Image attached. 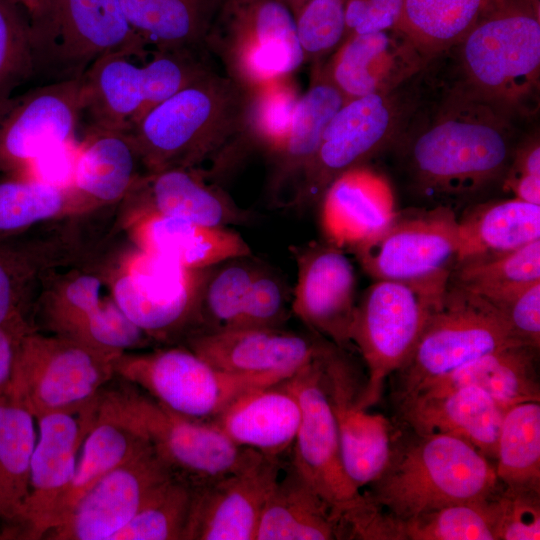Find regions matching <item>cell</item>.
<instances>
[{"label": "cell", "mask_w": 540, "mask_h": 540, "mask_svg": "<svg viewBox=\"0 0 540 540\" xmlns=\"http://www.w3.org/2000/svg\"><path fill=\"white\" fill-rule=\"evenodd\" d=\"M516 116L456 83L426 93L389 150L416 199L452 208L503 184L520 143Z\"/></svg>", "instance_id": "1"}, {"label": "cell", "mask_w": 540, "mask_h": 540, "mask_svg": "<svg viewBox=\"0 0 540 540\" xmlns=\"http://www.w3.org/2000/svg\"><path fill=\"white\" fill-rule=\"evenodd\" d=\"M364 495L396 522L495 495L494 465L462 439L397 428L386 466ZM398 531V530H397Z\"/></svg>", "instance_id": "2"}, {"label": "cell", "mask_w": 540, "mask_h": 540, "mask_svg": "<svg viewBox=\"0 0 540 540\" xmlns=\"http://www.w3.org/2000/svg\"><path fill=\"white\" fill-rule=\"evenodd\" d=\"M250 94L214 70L149 109L129 131L148 174L213 162L240 129Z\"/></svg>", "instance_id": "3"}, {"label": "cell", "mask_w": 540, "mask_h": 540, "mask_svg": "<svg viewBox=\"0 0 540 540\" xmlns=\"http://www.w3.org/2000/svg\"><path fill=\"white\" fill-rule=\"evenodd\" d=\"M456 47L457 84L520 115L539 89V0H488Z\"/></svg>", "instance_id": "4"}, {"label": "cell", "mask_w": 540, "mask_h": 540, "mask_svg": "<svg viewBox=\"0 0 540 540\" xmlns=\"http://www.w3.org/2000/svg\"><path fill=\"white\" fill-rule=\"evenodd\" d=\"M32 79H80L114 53L146 61L150 50L131 28L119 0H48L28 17Z\"/></svg>", "instance_id": "5"}, {"label": "cell", "mask_w": 540, "mask_h": 540, "mask_svg": "<svg viewBox=\"0 0 540 540\" xmlns=\"http://www.w3.org/2000/svg\"><path fill=\"white\" fill-rule=\"evenodd\" d=\"M97 415L140 435L175 474L193 486L235 471L257 452L236 445L211 422L169 410L125 381L101 390Z\"/></svg>", "instance_id": "6"}, {"label": "cell", "mask_w": 540, "mask_h": 540, "mask_svg": "<svg viewBox=\"0 0 540 540\" xmlns=\"http://www.w3.org/2000/svg\"><path fill=\"white\" fill-rule=\"evenodd\" d=\"M423 75L424 70L389 92L345 101L324 129L290 207L303 209L319 203L337 177L389 150L426 94L419 85Z\"/></svg>", "instance_id": "7"}, {"label": "cell", "mask_w": 540, "mask_h": 540, "mask_svg": "<svg viewBox=\"0 0 540 540\" xmlns=\"http://www.w3.org/2000/svg\"><path fill=\"white\" fill-rule=\"evenodd\" d=\"M513 344L524 343L494 307L448 283L411 353L389 378L395 407L464 364Z\"/></svg>", "instance_id": "8"}, {"label": "cell", "mask_w": 540, "mask_h": 540, "mask_svg": "<svg viewBox=\"0 0 540 540\" xmlns=\"http://www.w3.org/2000/svg\"><path fill=\"white\" fill-rule=\"evenodd\" d=\"M449 279L376 280L356 303L350 339L367 368L362 407L377 404L384 385L411 353Z\"/></svg>", "instance_id": "9"}, {"label": "cell", "mask_w": 540, "mask_h": 540, "mask_svg": "<svg viewBox=\"0 0 540 540\" xmlns=\"http://www.w3.org/2000/svg\"><path fill=\"white\" fill-rule=\"evenodd\" d=\"M205 47L248 89L293 76L305 63L295 17L279 0H221Z\"/></svg>", "instance_id": "10"}, {"label": "cell", "mask_w": 540, "mask_h": 540, "mask_svg": "<svg viewBox=\"0 0 540 540\" xmlns=\"http://www.w3.org/2000/svg\"><path fill=\"white\" fill-rule=\"evenodd\" d=\"M120 354L69 338H21L5 396L35 419L94 399L115 375Z\"/></svg>", "instance_id": "11"}, {"label": "cell", "mask_w": 540, "mask_h": 540, "mask_svg": "<svg viewBox=\"0 0 540 540\" xmlns=\"http://www.w3.org/2000/svg\"><path fill=\"white\" fill-rule=\"evenodd\" d=\"M115 375L189 419L210 422L242 394L281 383L273 376L217 369L188 348H171L114 360Z\"/></svg>", "instance_id": "12"}, {"label": "cell", "mask_w": 540, "mask_h": 540, "mask_svg": "<svg viewBox=\"0 0 540 540\" xmlns=\"http://www.w3.org/2000/svg\"><path fill=\"white\" fill-rule=\"evenodd\" d=\"M322 352L283 381L296 396L301 411L291 465L331 506L349 539L352 527L370 501L343 466L336 420L323 378Z\"/></svg>", "instance_id": "13"}, {"label": "cell", "mask_w": 540, "mask_h": 540, "mask_svg": "<svg viewBox=\"0 0 540 540\" xmlns=\"http://www.w3.org/2000/svg\"><path fill=\"white\" fill-rule=\"evenodd\" d=\"M351 250L375 280L449 279L459 254L458 219L444 206L396 211L383 229Z\"/></svg>", "instance_id": "14"}, {"label": "cell", "mask_w": 540, "mask_h": 540, "mask_svg": "<svg viewBox=\"0 0 540 540\" xmlns=\"http://www.w3.org/2000/svg\"><path fill=\"white\" fill-rule=\"evenodd\" d=\"M98 395L75 408L36 419L28 495L16 520L1 538L43 539L51 516L74 477L78 451L97 420Z\"/></svg>", "instance_id": "15"}, {"label": "cell", "mask_w": 540, "mask_h": 540, "mask_svg": "<svg viewBox=\"0 0 540 540\" xmlns=\"http://www.w3.org/2000/svg\"><path fill=\"white\" fill-rule=\"evenodd\" d=\"M209 269L185 268L146 251L117 280L115 302L150 338L166 340L181 332L189 336L197 329L200 298Z\"/></svg>", "instance_id": "16"}, {"label": "cell", "mask_w": 540, "mask_h": 540, "mask_svg": "<svg viewBox=\"0 0 540 540\" xmlns=\"http://www.w3.org/2000/svg\"><path fill=\"white\" fill-rule=\"evenodd\" d=\"M291 296L276 270L252 254L227 259L209 269L194 333L281 327Z\"/></svg>", "instance_id": "17"}, {"label": "cell", "mask_w": 540, "mask_h": 540, "mask_svg": "<svg viewBox=\"0 0 540 540\" xmlns=\"http://www.w3.org/2000/svg\"><path fill=\"white\" fill-rule=\"evenodd\" d=\"M321 360L343 466L353 484L361 489L371 484L386 466L397 428L383 415L370 413L361 406L365 378L348 351L327 341Z\"/></svg>", "instance_id": "18"}, {"label": "cell", "mask_w": 540, "mask_h": 540, "mask_svg": "<svg viewBox=\"0 0 540 540\" xmlns=\"http://www.w3.org/2000/svg\"><path fill=\"white\" fill-rule=\"evenodd\" d=\"M281 470L280 457L257 451L235 471L194 486L183 540H256Z\"/></svg>", "instance_id": "19"}, {"label": "cell", "mask_w": 540, "mask_h": 540, "mask_svg": "<svg viewBox=\"0 0 540 540\" xmlns=\"http://www.w3.org/2000/svg\"><path fill=\"white\" fill-rule=\"evenodd\" d=\"M297 281L292 312L313 332L348 352L356 308V275L342 248L326 242L293 247Z\"/></svg>", "instance_id": "20"}, {"label": "cell", "mask_w": 540, "mask_h": 540, "mask_svg": "<svg viewBox=\"0 0 540 540\" xmlns=\"http://www.w3.org/2000/svg\"><path fill=\"white\" fill-rule=\"evenodd\" d=\"M80 79L41 84L0 102V170L16 171L75 138Z\"/></svg>", "instance_id": "21"}, {"label": "cell", "mask_w": 540, "mask_h": 540, "mask_svg": "<svg viewBox=\"0 0 540 540\" xmlns=\"http://www.w3.org/2000/svg\"><path fill=\"white\" fill-rule=\"evenodd\" d=\"M173 474L150 446L102 477L43 539L112 540Z\"/></svg>", "instance_id": "22"}, {"label": "cell", "mask_w": 540, "mask_h": 540, "mask_svg": "<svg viewBox=\"0 0 540 540\" xmlns=\"http://www.w3.org/2000/svg\"><path fill=\"white\" fill-rule=\"evenodd\" d=\"M326 341L282 327L198 332L187 337L188 349L217 369L282 381L316 359Z\"/></svg>", "instance_id": "23"}, {"label": "cell", "mask_w": 540, "mask_h": 540, "mask_svg": "<svg viewBox=\"0 0 540 540\" xmlns=\"http://www.w3.org/2000/svg\"><path fill=\"white\" fill-rule=\"evenodd\" d=\"M432 60L396 28L347 36L322 66L345 100L389 92Z\"/></svg>", "instance_id": "24"}, {"label": "cell", "mask_w": 540, "mask_h": 540, "mask_svg": "<svg viewBox=\"0 0 540 540\" xmlns=\"http://www.w3.org/2000/svg\"><path fill=\"white\" fill-rule=\"evenodd\" d=\"M323 67L316 62L308 89L300 95L289 131L268 156L266 191L277 207H290L319 147L327 124L345 103Z\"/></svg>", "instance_id": "25"}, {"label": "cell", "mask_w": 540, "mask_h": 540, "mask_svg": "<svg viewBox=\"0 0 540 540\" xmlns=\"http://www.w3.org/2000/svg\"><path fill=\"white\" fill-rule=\"evenodd\" d=\"M398 423L417 433H438L464 440L488 460L496 459L505 409L475 387L439 394H418L396 407Z\"/></svg>", "instance_id": "26"}, {"label": "cell", "mask_w": 540, "mask_h": 540, "mask_svg": "<svg viewBox=\"0 0 540 540\" xmlns=\"http://www.w3.org/2000/svg\"><path fill=\"white\" fill-rule=\"evenodd\" d=\"M320 203L326 241L342 249H352L371 238L396 213L388 181L365 165L337 177Z\"/></svg>", "instance_id": "27"}, {"label": "cell", "mask_w": 540, "mask_h": 540, "mask_svg": "<svg viewBox=\"0 0 540 540\" xmlns=\"http://www.w3.org/2000/svg\"><path fill=\"white\" fill-rule=\"evenodd\" d=\"M300 419L298 400L282 381L242 394L210 422L236 445L280 457L293 446Z\"/></svg>", "instance_id": "28"}, {"label": "cell", "mask_w": 540, "mask_h": 540, "mask_svg": "<svg viewBox=\"0 0 540 540\" xmlns=\"http://www.w3.org/2000/svg\"><path fill=\"white\" fill-rule=\"evenodd\" d=\"M538 359L539 348L534 346H504L433 381L416 395L475 387L487 393L505 410L519 403L540 401Z\"/></svg>", "instance_id": "29"}, {"label": "cell", "mask_w": 540, "mask_h": 540, "mask_svg": "<svg viewBox=\"0 0 540 540\" xmlns=\"http://www.w3.org/2000/svg\"><path fill=\"white\" fill-rule=\"evenodd\" d=\"M121 53L96 60L81 77L80 108L88 126L129 132L144 105L141 66Z\"/></svg>", "instance_id": "30"}, {"label": "cell", "mask_w": 540, "mask_h": 540, "mask_svg": "<svg viewBox=\"0 0 540 540\" xmlns=\"http://www.w3.org/2000/svg\"><path fill=\"white\" fill-rule=\"evenodd\" d=\"M344 538V526L331 506L290 465L266 501L256 540Z\"/></svg>", "instance_id": "31"}, {"label": "cell", "mask_w": 540, "mask_h": 540, "mask_svg": "<svg viewBox=\"0 0 540 540\" xmlns=\"http://www.w3.org/2000/svg\"><path fill=\"white\" fill-rule=\"evenodd\" d=\"M300 98L292 76L251 89L238 132L212 162L207 177H222L255 151L272 153L286 137Z\"/></svg>", "instance_id": "32"}, {"label": "cell", "mask_w": 540, "mask_h": 540, "mask_svg": "<svg viewBox=\"0 0 540 540\" xmlns=\"http://www.w3.org/2000/svg\"><path fill=\"white\" fill-rule=\"evenodd\" d=\"M155 214L180 217L206 225L246 224L251 213L240 208L198 169L173 168L144 179Z\"/></svg>", "instance_id": "33"}, {"label": "cell", "mask_w": 540, "mask_h": 540, "mask_svg": "<svg viewBox=\"0 0 540 540\" xmlns=\"http://www.w3.org/2000/svg\"><path fill=\"white\" fill-rule=\"evenodd\" d=\"M150 52H207L205 39L221 0H119Z\"/></svg>", "instance_id": "34"}, {"label": "cell", "mask_w": 540, "mask_h": 540, "mask_svg": "<svg viewBox=\"0 0 540 540\" xmlns=\"http://www.w3.org/2000/svg\"><path fill=\"white\" fill-rule=\"evenodd\" d=\"M146 251L189 269L212 267L227 259L250 255L244 238L228 227L153 214L142 227Z\"/></svg>", "instance_id": "35"}, {"label": "cell", "mask_w": 540, "mask_h": 540, "mask_svg": "<svg viewBox=\"0 0 540 540\" xmlns=\"http://www.w3.org/2000/svg\"><path fill=\"white\" fill-rule=\"evenodd\" d=\"M138 161L142 163L129 132L88 126L78 146L72 185L92 198L116 200L137 182Z\"/></svg>", "instance_id": "36"}, {"label": "cell", "mask_w": 540, "mask_h": 540, "mask_svg": "<svg viewBox=\"0 0 540 540\" xmlns=\"http://www.w3.org/2000/svg\"><path fill=\"white\" fill-rule=\"evenodd\" d=\"M458 260L520 248L540 239V205L517 198L481 203L460 219Z\"/></svg>", "instance_id": "37"}, {"label": "cell", "mask_w": 540, "mask_h": 540, "mask_svg": "<svg viewBox=\"0 0 540 540\" xmlns=\"http://www.w3.org/2000/svg\"><path fill=\"white\" fill-rule=\"evenodd\" d=\"M150 446L127 427L97 415L82 444L74 477L57 504L45 535L68 517L77 502L102 477Z\"/></svg>", "instance_id": "38"}, {"label": "cell", "mask_w": 540, "mask_h": 540, "mask_svg": "<svg viewBox=\"0 0 540 540\" xmlns=\"http://www.w3.org/2000/svg\"><path fill=\"white\" fill-rule=\"evenodd\" d=\"M488 0H404L394 28L430 60L455 48Z\"/></svg>", "instance_id": "39"}, {"label": "cell", "mask_w": 540, "mask_h": 540, "mask_svg": "<svg viewBox=\"0 0 540 540\" xmlns=\"http://www.w3.org/2000/svg\"><path fill=\"white\" fill-rule=\"evenodd\" d=\"M35 421L5 395L0 398L1 536L16 520L28 495L30 462L37 437Z\"/></svg>", "instance_id": "40"}, {"label": "cell", "mask_w": 540, "mask_h": 540, "mask_svg": "<svg viewBox=\"0 0 540 540\" xmlns=\"http://www.w3.org/2000/svg\"><path fill=\"white\" fill-rule=\"evenodd\" d=\"M495 460L504 488L540 493V401L519 403L505 411Z\"/></svg>", "instance_id": "41"}, {"label": "cell", "mask_w": 540, "mask_h": 540, "mask_svg": "<svg viewBox=\"0 0 540 540\" xmlns=\"http://www.w3.org/2000/svg\"><path fill=\"white\" fill-rule=\"evenodd\" d=\"M535 281H540V239L514 250L460 259L448 283L484 297Z\"/></svg>", "instance_id": "42"}, {"label": "cell", "mask_w": 540, "mask_h": 540, "mask_svg": "<svg viewBox=\"0 0 540 540\" xmlns=\"http://www.w3.org/2000/svg\"><path fill=\"white\" fill-rule=\"evenodd\" d=\"M497 493L402 521L397 524L399 540H497Z\"/></svg>", "instance_id": "43"}, {"label": "cell", "mask_w": 540, "mask_h": 540, "mask_svg": "<svg viewBox=\"0 0 540 540\" xmlns=\"http://www.w3.org/2000/svg\"><path fill=\"white\" fill-rule=\"evenodd\" d=\"M194 486L173 474L148 497L131 521L112 540H183Z\"/></svg>", "instance_id": "44"}, {"label": "cell", "mask_w": 540, "mask_h": 540, "mask_svg": "<svg viewBox=\"0 0 540 540\" xmlns=\"http://www.w3.org/2000/svg\"><path fill=\"white\" fill-rule=\"evenodd\" d=\"M150 56L141 66L144 90L141 116L215 70L211 64V55L207 52L152 51Z\"/></svg>", "instance_id": "45"}, {"label": "cell", "mask_w": 540, "mask_h": 540, "mask_svg": "<svg viewBox=\"0 0 540 540\" xmlns=\"http://www.w3.org/2000/svg\"><path fill=\"white\" fill-rule=\"evenodd\" d=\"M64 192L28 178L0 182V240L58 213Z\"/></svg>", "instance_id": "46"}, {"label": "cell", "mask_w": 540, "mask_h": 540, "mask_svg": "<svg viewBox=\"0 0 540 540\" xmlns=\"http://www.w3.org/2000/svg\"><path fill=\"white\" fill-rule=\"evenodd\" d=\"M32 76L28 16L16 0H0V102Z\"/></svg>", "instance_id": "47"}, {"label": "cell", "mask_w": 540, "mask_h": 540, "mask_svg": "<svg viewBox=\"0 0 540 540\" xmlns=\"http://www.w3.org/2000/svg\"><path fill=\"white\" fill-rule=\"evenodd\" d=\"M346 0H310L295 16L305 62H318L345 38Z\"/></svg>", "instance_id": "48"}, {"label": "cell", "mask_w": 540, "mask_h": 540, "mask_svg": "<svg viewBox=\"0 0 540 540\" xmlns=\"http://www.w3.org/2000/svg\"><path fill=\"white\" fill-rule=\"evenodd\" d=\"M524 344L540 347V281L484 297Z\"/></svg>", "instance_id": "49"}, {"label": "cell", "mask_w": 540, "mask_h": 540, "mask_svg": "<svg viewBox=\"0 0 540 540\" xmlns=\"http://www.w3.org/2000/svg\"><path fill=\"white\" fill-rule=\"evenodd\" d=\"M497 540L540 539V493L503 486L496 495Z\"/></svg>", "instance_id": "50"}, {"label": "cell", "mask_w": 540, "mask_h": 540, "mask_svg": "<svg viewBox=\"0 0 540 540\" xmlns=\"http://www.w3.org/2000/svg\"><path fill=\"white\" fill-rule=\"evenodd\" d=\"M28 277L25 252L0 240V326L25 323L22 307Z\"/></svg>", "instance_id": "51"}, {"label": "cell", "mask_w": 540, "mask_h": 540, "mask_svg": "<svg viewBox=\"0 0 540 540\" xmlns=\"http://www.w3.org/2000/svg\"><path fill=\"white\" fill-rule=\"evenodd\" d=\"M503 188L512 191L514 198L540 205V146L533 139L519 143Z\"/></svg>", "instance_id": "52"}, {"label": "cell", "mask_w": 540, "mask_h": 540, "mask_svg": "<svg viewBox=\"0 0 540 540\" xmlns=\"http://www.w3.org/2000/svg\"><path fill=\"white\" fill-rule=\"evenodd\" d=\"M403 1L346 0L345 38L351 34H364L394 28Z\"/></svg>", "instance_id": "53"}, {"label": "cell", "mask_w": 540, "mask_h": 540, "mask_svg": "<svg viewBox=\"0 0 540 540\" xmlns=\"http://www.w3.org/2000/svg\"><path fill=\"white\" fill-rule=\"evenodd\" d=\"M79 143L75 138L46 150L25 169L32 173L34 180L64 190L73 184V177Z\"/></svg>", "instance_id": "54"}, {"label": "cell", "mask_w": 540, "mask_h": 540, "mask_svg": "<svg viewBox=\"0 0 540 540\" xmlns=\"http://www.w3.org/2000/svg\"><path fill=\"white\" fill-rule=\"evenodd\" d=\"M27 332L25 323L0 326V398L6 393L19 342Z\"/></svg>", "instance_id": "55"}, {"label": "cell", "mask_w": 540, "mask_h": 540, "mask_svg": "<svg viewBox=\"0 0 540 540\" xmlns=\"http://www.w3.org/2000/svg\"><path fill=\"white\" fill-rule=\"evenodd\" d=\"M27 16L35 14L48 0H16Z\"/></svg>", "instance_id": "56"}, {"label": "cell", "mask_w": 540, "mask_h": 540, "mask_svg": "<svg viewBox=\"0 0 540 540\" xmlns=\"http://www.w3.org/2000/svg\"><path fill=\"white\" fill-rule=\"evenodd\" d=\"M286 5L293 13L294 17L310 0H279Z\"/></svg>", "instance_id": "57"}, {"label": "cell", "mask_w": 540, "mask_h": 540, "mask_svg": "<svg viewBox=\"0 0 540 540\" xmlns=\"http://www.w3.org/2000/svg\"><path fill=\"white\" fill-rule=\"evenodd\" d=\"M1 531H2V526H1V523H0V536H1Z\"/></svg>", "instance_id": "58"}]
</instances>
